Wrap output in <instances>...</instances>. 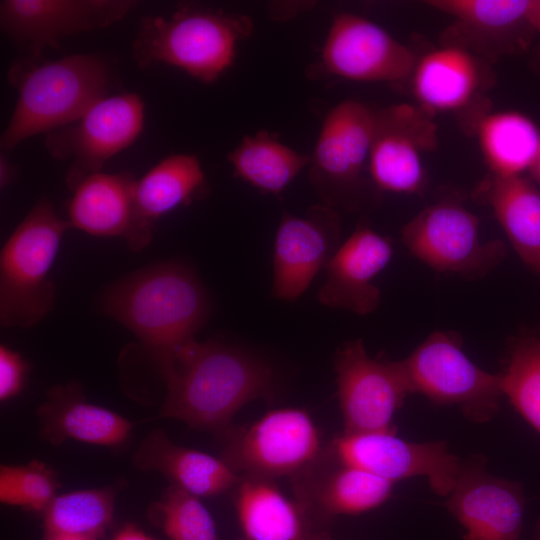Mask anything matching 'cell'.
Returning <instances> with one entry per match:
<instances>
[{
  "instance_id": "obj_1",
  "label": "cell",
  "mask_w": 540,
  "mask_h": 540,
  "mask_svg": "<svg viewBox=\"0 0 540 540\" xmlns=\"http://www.w3.org/2000/svg\"><path fill=\"white\" fill-rule=\"evenodd\" d=\"M161 375L167 394L160 417L216 435L233 425L245 404L272 401L277 389L275 373L264 360L212 340L182 346Z\"/></svg>"
},
{
  "instance_id": "obj_2",
  "label": "cell",
  "mask_w": 540,
  "mask_h": 540,
  "mask_svg": "<svg viewBox=\"0 0 540 540\" xmlns=\"http://www.w3.org/2000/svg\"><path fill=\"white\" fill-rule=\"evenodd\" d=\"M100 309L139 340L162 374L175 353L195 340L205 325L210 301L192 269L164 261L109 285L101 294Z\"/></svg>"
},
{
  "instance_id": "obj_3",
  "label": "cell",
  "mask_w": 540,
  "mask_h": 540,
  "mask_svg": "<svg viewBox=\"0 0 540 540\" xmlns=\"http://www.w3.org/2000/svg\"><path fill=\"white\" fill-rule=\"evenodd\" d=\"M8 79L18 97L0 138L5 153L27 138L75 121L110 95L116 83L112 63L99 53H77L51 61L19 57L9 68Z\"/></svg>"
},
{
  "instance_id": "obj_4",
  "label": "cell",
  "mask_w": 540,
  "mask_h": 540,
  "mask_svg": "<svg viewBox=\"0 0 540 540\" xmlns=\"http://www.w3.org/2000/svg\"><path fill=\"white\" fill-rule=\"evenodd\" d=\"M252 30L253 23L244 14L184 4L169 17L140 19L132 59L141 70L166 64L213 83L231 67L237 44Z\"/></svg>"
},
{
  "instance_id": "obj_5",
  "label": "cell",
  "mask_w": 540,
  "mask_h": 540,
  "mask_svg": "<svg viewBox=\"0 0 540 540\" xmlns=\"http://www.w3.org/2000/svg\"><path fill=\"white\" fill-rule=\"evenodd\" d=\"M71 228L41 197L10 234L0 252L2 327L28 328L52 311L56 290L50 273Z\"/></svg>"
},
{
  "instance_id": "obj_6",
  "label": "cell",
  "mask_w": 540,
  "mask_h": 540,
  "mask_svg": "<svg viewBox=\"0 0 540 540\" xmlns=\"http://www.w3.org/2000/svg\"><path fill=\"white\" fill-rule=\"evenodd\" d=\"M374 111L356 100H345L327 114L310 156L309 181L321 203L354 211L372 198L373 183L363 176L368 168Z\"/></svg>"
},
{
  "instance_id": "obj_7",
  "label": "cell",
  "mask_w": 540,
  "mask_h": 540,
  "mask_svg": "<svg viewBox=\"0 0 540 540\" xmlns=\"http://www.w3.org/2000/svg\"><path fill=\"white\" fill-rule=\"evenodd\" d=\"M399 364L411 393L435 404L458 405L473 422H487L499 410L502 373L486 372L473 363L455 332H433Z\"/></svg>"
},
{
  "instance_id": "obj_8",
  "label": "cell",
  "mask_w": 540,
  "mask_h": 540,
  "mask_svg": "<svg viewBox=\"0 0 540 540\" xmlns=\"http://www.w3.org/2000/svg\"><path fill=\"white\" fill-rule=\"evenodd\" d=\"M217 437L220 458L235 473L272 480L299 473L324 447L311 416L297 408L270 411L248 426L233 424Z\"/></svg>"
},
{
  "instance_id": "obj_9",
  "label": "cell",
  "mask_w": 540,
  "mask_h": 540,
  "mask_svg": "<svg viewBox=\"0 0 540 540\" xmlns=\"http://www.w3.org/2000/svg\"><path fill=\"white\" fill-rule=\"evenodd\" d=\"M409 252L438 272L480 279L505 258L499 239L483 241L478 218L463 205L441 200L427 206L401 231Z\"/></svg>"
},
{
  "instance_id": "obj_10",
  "label": "cell",
  "mask_w": 540,
  "mask_h": 540,
  "mask_svg": "<svg viewBox=\"0 0 540 540\" xmlns=\"http://www.w3.org/2000/svg\"><path fill=\"white\" fill-rule=\"evenodd\" d=\"M144 102L134 92L105 96L78 119L46 134L45 147L56 160L71 159L65 182L73 191L85 178L130 146L144 124Z\"/></svg>"
},
{
  "instance_id": "obj_11",
  "label": "cell",
  "mask_w": 540,
  "mask_h": 540,
  "mask_svg": "<svg viewBox=\"0 0 540 540\" xmlns=\"http://www.w3.org/2000/svg\"><path fill=\"white\" fill-rule=\"evenodd\" d=\"M345 435L393 432V417L411 394L399 361L370 357L361 339L334 356Z\"/></svg>"
},
{
  "instance_id": "obj_12",
  "label": "cell",
  "mask_w": 540,
  "mask_h": 540,
  "mask_svg": "<svg viewBox=\"0 0 540 540\" xmlns=\"http://www.w3.org/2000/svg\"><path fill=\"white\" fill-rule=\"evenodd\" d=\"M323 452L339 463L393 483L425 476L431 489L440 496L450 494L462 464L444 441L414 443L393 432L342 434L324 445Z\"/></svg>"
},
{
  "instance_id": "obj_13",
  "label": "cell",
  "mask_w": 540,
  "mask_h": 540,
  "mask_svg": "<svg viewBox=\"0 0 540 540\" xmlns=\"http://www.w3.org/2000/svg\"><path fill=\"white\" fill-rule=\"evenodd\" d=\"M136 6L132 0H2L0 27L20 57L43 51L79 33L109 27Z\"/></svg>"
},
{
  "instance_id": "obj_14",
  "label": "cell",
  "mask_w": 540,
  "mask_h": 540,
  "mask_svg": "<svg viewBox=\"0 0 540 540\" xmlns=\"http://www.w3.org/2000/svg\"><path fill=\"white\" fill-rule=\"evenodd\" d=\"M437 144V126L420 106L403 103L374 111L371 181L379 191L419 193L425 183L422 156Z\"/></svg>"
},
{
  "instance_id": "obj_15",
  "label": "cell",
  "mask_w": 540,
  "mask_h": 540,
  "mask_svg": "<svg viewBox=\"0 0 540 540\" xmlns=\"http://www.w3.org/2000/svg\"><path fill=\"white\" fill-rule=\"evenodd\" d=\"M341 220L338 210L322 203L301 215L284 212L275 237L272 295L296 301L339 249Z\"/></svg>"
},
{
  "instance_id": "obj_16",
  "label": "cell",
  "mask_w": 540,
  "mask_h": 540,
  "mask_svg": "<svg viewBox=\"0 0 540 540\" xmlns=\"http://www.w3.org/2000/svg\"><path fill=\"white\" fill-rule=\"evenodd\" d=\"M416 63L414 53L382 27L345 12L334 17L322 50L327 72L355 81H401Z\"/></svg>"
},
{
  "instance_id": "obj_17",
  "label": "cell",
  "mask_w": 540,
  "mask_h": 540,
  "mask_svg": "<svg viewBox=\"0 0 540 540\" xmlns=\"http://www.w3.org/2000/svg\"><path fill=\"white\" fill-rule=\"evenodd\" d=\"M446 507L466 530V540H518L525 497L518 481L490 475L485 461L462 462Z\"/></svg>"
},
{
  "instance_id": "obj_18",
  "label": "cell",
  "mask_w": 540,
  "mask_h": 540,
  "mask_svg": "<svg viewBox=\"0 0 540 540\" xmlns=\"http://www.w3.org/2000/svg\"><path fill=\"white\" fill-rule=\"evenodd\" d=\"M294 499L320 527L340 515H357L382 505L394 483L363 469L337 462L323 450L289 478Z\"/></svg>"
},
{
  "instance_id": "obj_19",
  "label": "cell",
  "mask_w": 540,
  "mask_h": 540,
  "mask_svg": "<svg viewBox=\"0 0 540 540\" xmlns=\"http://www.w3.org/2000/svg\"><path fill=\"white\" fill-rule=\"evenodd\" d=\"M431 7L450 15L448 44L487 57L527 51L535 31L529 21L530 0H432Z\"/></svg>"
},
{
  "instance_id": "obj_20",
  "label": "cell",
  "mask_w": 540,
  "mask_h": 540,
  "mask_svg": "<svg viewBox=\"0 0 540 540\" xmlns=\"http://www.w3.org/2000/svg\"><path fill=\"white\" fill-rule=\"evenodd\" d=\"M130 172H99L85 178L72 192L68 221L72 228L96 237H119L133 252L143 250L153 234L139 219Z\"/></svg>"
},
{
  "instance_id": "obj_21",
  "label": "cell",
  "mask_w": 540,
  "mask_h": 540,
  "mask_svg": "<svg viewBox=\"0 0 540 540\" xmlns=\"http://www.w3.org/2000/svg\"><path fill=\"white\" fill-rule=\"evenodd\" d=\"M390 240L367 224H359L340 245L326 267V281L318 291L319 302L334 309L366 315L380 302L375 277L393 256Z\"/></svg>"
},
{
  "instance_id": "obj_22",
  "label": "cell",
  "mask_w": 540,
  "mask_h": 540,
  "mask_svg": "<svg viewBox=\"0 0 540 540\" xmlns=\"http://www.w3.org/2000/svg\"><path fill=\"white\" fill-rule=\"evenodd\" d=\"M37 416L42 437L54 445L74 440L115 447L127 440L133 428L120 414L89 403L77 383L48 390Z\"/></svg>"
},
{
  "instance_id": "obj_23",
  "label": "cell",
  "mask_w": 540,
  "mask_h": 540,
  "mask_svg": "<svg viewBox=\"0 0 540 540\" xmlns=\"http://www.w3.org/2000/svg\"><path fill=\"white\" fill-rule=\"evenodd\" d=\"M238 521L246 540H316L328 529L317 525L274 480L240 475L231 489Z\"/></svg>"
},
{
  "instance_id": "obj_24",
  "label": "cell",
  "mask_w": 540,
  "mask_h": 540,
  "mask_svg": "<svg viewBox=\"0 0 540 540\" xmlns=\"http://www.w3.org/2000/svg\"><path fill=\"white\" fill-rule=\"evenodd\" d=\"M142 471H156L197 497H212L233 488L239 479L220 457L173 443L162 430L152 431L133 458Z\"/></svg>"
},
{
  "instance_id": "obj_25",
  "label": "cell",
  "mask_w": 540,
  "mask_h": 540,
  "mask_svg": "<svg viewBox=\"0 0 540 540\" xmlns=\"http://www.w3.org/2000/svg\"><path fill=\"white\" fill-rule=\"evenodd\" d=\"M480 59L468 50L445 45L417 60L412 91L429 113L455 111L471 103L484 84Z\"/></svg>"
},
{
  "instance_id": "obj_26",
  "label": "cell",
  "mask_w": 540,
  "mask_h": 540,
  "mask_svg": "<svg viewBox=\"0 0 540 540\" xmlns=\"http://www.w3.org/2000/svg\"><path fill=\"white\" fill-rule=\"evenodd\" d=\"M523 263L540 278V190L524 176L490 175L476 191Z\"/></svg>"
},
{
  "instance_id": "obj_27",
  "label": "cell",
  "mask_w": 540,
  "mask_h": 540,
  "mask_svg": "<svg viewBox=\"0 0 540 540\" xmlns=\"http://www.w3.org/2000/svg\"><path fill=\"white\" fill-rule=\"evenodd\" d=\"M207 191L206 177L195 155H169L136 182L139 219L153 234L155 222L160 217L204 197Z\"/></svg>"
},
{
  "instance_id": "obj_28",
  "label": "cell",
  "mask_w": 540,
  "mask_h": 540,
  "mask_svg": "<svg viewBox=\"0 0 540 540\" xmlns=\"http://www.w3.org/2000/svg\"><path fill=\"white\" fill-rule=\"evenodd\" d=\"M476 134L485 163L498 177L529 171L540 147V130L527 115L502 111L481 116Z\"/></svg>"
},
{
  "instance_id": "obj_29",
  "label": "cell",
  "mask_w": 540,
  "mask_h": 540,
  "mask_svg": "<svg viewBox=\"0 0 540 540\" xmlns=\"http://www.w3.org/2000/svg\"><path fill=\"white\" fill-rule=\"evenodd\" d=\"M235 175L263 193L279 195L310 164V156L268 131L246 136L228 155Z\"/></svg>"
},
{
  "instance_id": "obj_30",
  "label": "cell",
  "mask_w": 540,
  "mask_h": 540,
  "mask_svg": "<svg viewBox=\"0 0 540 540\" xmlns=\"http://www.w3.org/2000/svg\"><path fill=\"white\" fill-rule=\"evenodd\" d=\"M114 498L110 488L83 489L56 495L43 511L44 533L100 539L112 524Z\"/></svg>"
},
{
  "instance_id": "obj_31",
  "label": "cell",
  "mask_w": 540,
  "mask_h": 540,
  "mask_svg": "<svg viewBox=\"0 0 540 540\" xmlns=\"http://www.w3.org/2000/svg\"><path fill=\"white\" fill-rule=\"evenodd\" d=\"M503 376V392L514 408L540 434V337L516 339Z\"/></svg>"
},
{
  "instance_id": "obj_32",
  "label": "cell",
  "mask_w": 540,
  "mask_h": 540,
  "mask_svg": "<svg viewBox=\"0 0 540 540\" xmlns=\"http://www.w3.org/2000/svg\"><path fill=\"white\" fill-rule=\"evenodd\" d=\"M169 540H217L216 524L199 497L171 484L150 510Z\"/></svg>"
},
{
  "instance_id": "obj_33",
  "label": "cell",
  "mask_w": 540,
  "mask_h": 540,
  "mask_svg": "<svg viewBox=\"0 0 540 540\" xmlns=\"http://www.w3.org/2000/svg\"><path fill=\"white\" fill-rule=\"evenodd\" d=\"M57 486L53 471L43 462L0 468V501L6 505L43 512L55 498Z\"/></svg>"
},
{
  "instance_id": "obj_34",
  "label": "cell",
  "mask_w": 540,
  "mask_h": 540,
  "mask_svg": "<svg viewBox=\"0 0 540 540\" xmlns=\"http://www.w3.org/2000/svg\"><path fill=\"white\" fill-rule=\"evenodd\" d=\"M28 366L17 351L0 346V400L7 401L18 395L25 383Z\"/></svg>"
},
{
  "instance_id": "obj_35",
  "label": "cell",
  "mask_w": 540,
  "mask_h": 540,
  "mask_svg": "<svg viewBox=\"0 0 540 540\" xmlns=\"http://www.w3.org/2000/svg\"><path fill=\"white\" fill-rule=\"evenodd\" d=\"M18 176L17 166L10 161L5 153L0 155V187L1 189L11 185Z\"/></svg>"
},
{
  "instance_id": "obj_36",
  "label": "cell",
  "mask_w": 540,
  "mask_h": 540,
  "mask_svg": "<svg viewBox=\"0 0 540 540\" xmlns=\"http://www.w3.org/2000/svg\"><path fill=\"white\" fill-rule=\"evenodd\" d=\"M112 540H156L133 524L124 525Z\"/></svg>"
},
{
  "instance_id": "obj_37",
  "label": "cell",
  "mask_w": 540,
  "mask_h": 540,
  "mask_svg": "<svg viewBox=\"0 0 540 540\" xmlns=\"http://www.w3.org/2000/svg\"><path fill=\"white\" fill-rule=\"evenodd\" d=\"M528 16L535 33L540 34V0H530Z\"/></svg>"
},
{
  "instance_id": "obj_38",
  "label": "cell",
  "mask_w": 540,
  "mask_h": 540,
  "mask_svg": "<svg viewBox=\"0 0 540 540\" xmlns=\"http://www.w3.org/2000/svg\"><path fill=\"white\" fill-rule=\"evenodd\" d=\"M44 540H99V538L66 533H44Z\"/></svg>"
},
{
  "instance_id": "obj_39",
  "label": "cell",
  "mask_w": 540,
  "mask_h": 540,
  "mask_svg": "<svg viewBox=\"0 0 540 540\" xmlns=\"http://www.w3.org/2000/svg\"><path fill=\"white\" fill-rule=\"evenodd\" d=\"M529 173L533 181L540 185V147L536 155V158L529 170Z\"/></svg>"
},
{
  "instance_id": "obj_40",
  "label": "cell",
  "mask_w": 540,
  "mask_h": 540,
  "mask_svg": "<svg viewBox=\"0 0 540 540\" xmlns=\"http://www.w3.org/2000/svg\"><path fill=\"white\" fill-rule=\"evenodd\" d=\"M316 540H334L328 530L321 532Z\"/></svg>"
},
{
  "instance_id": "obj_41",
  "label": "cell",
  "mask_w": 540,
  "mask_h": 540,
  "mask_svg": "<svg viewBox=\"0 0 540 540\" xmlns=\"http://www.w3.org/2000/svg\"><path fill=\"white\" fill-rule=\"evenodd\" d=\"M535 540H540V519L538 520L537 525H536V538H535Z\"/></svg>"
},
{
  "instance_id": "obj_42",
  "label": "cell",
  "mask_w": 540,
  "mask_h": 540,
  "mask_svg": "<svg viewBox=\"0 0 540 540\" xmlns=\"http://www.w3.org/2000/svg\"><path fill=\"white\" fill-rule=\"evenodd\" d=\"M240 540H246V539L242 538V539H240Z\"/></svg>"
}]
</instances>
